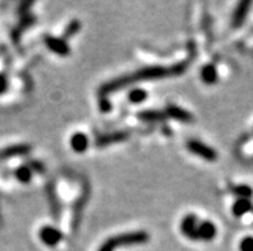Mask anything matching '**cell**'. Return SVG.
<instances>
[{"instance_id": "obj_14", "label": "cell", "mask_w": 253, "mask_h": 251, "mask_svg": "<svg viewBox=\"0 0 253 251\" xmlns=\"http://www.w3.org/2000/svg\"><path fill=\"white\" fill-rule=\"evenodd\" d=\"M202 78L206 83H215L217 80V72L213 66H207L202 70Z\"/></svg>"}, {"instance_id": "obj_5", "label": "cell", "mask_w": 253, "mask_h": 251, "mask_svg": "<svg viewBox=\"0 0 253 251\" xmlns=\"http://www.w3.org/2000/svg\"><path fill=\"white\" fill-rule=\"evenodd\" d=\"M40 239L48 246H54L61 241L62 235L58 229L53 228V227H45L40 232Z\"/></svg>"}, {"instance_id": "obj_1", "label": "cell", "mask_w": 253, "mask_h": 251, "mask_svg": "<svg viewBox=\"0 0 253 251\" xmlns=\"http://www.w3.org/2000/svg\"><path fill=\"white\" fill-rule=\"evenodd\" d=\"M188 63H180L173 66V67H149L144 68V70L138 71L136 73L131 74V76H124L120 77L117 80L111 81L107 85H104L100 89V95L104 96L107 94L116 91V90L125 87L126 85H130L132 82L140 80H151V78H161V77H169V76H177L181 74L185 71Z\"/></svg>"}, {"instance_id": "obj_2", "label": "cell", "mask_w": 253, "mask_h": 251, "mask_svg": "<svg viewBox=\"0 0 253 251\" xmlns=\"http://www.w3.org/2000/svg\"><path fill=\"white\" fill-rule=\"evenodd\" d=\"M148 240V235L145 232H134L127 233V235L117 236L113 239H109L108 241L102 246L99 251H115L116 248L121 245H132V244H143Z\"/></svg>"}, {"instance_id": "obj_4", "label": "cell", "mask_w": 253, "mask_h": 251, "mask_svg": "<svg viewBox=\"0 0 253 251\" xmlns=\"http://www.w3.org/2000/svg\"><path fill=\"white\" fill-rule=\"evenodd\" d=\"M251 5H252L251 1H241V3L238 4V6L234 10V14H233V26L234 27H239V26L243 25L248 16Z\"/></svg>"}, {"instance_id": "obj_16", "label": "cell", "mask_w": 253, "mask_h": 251, "mask_svg": "<svg viewBox=\"0 0 253 251\" xmlns=\"http://www.w3.org/2000/svg\"><path fill=\"white\" fill-rule=\"evenodd\" d=\"M16 177L18 178L19 181L26 183V182H29L31 179L32 175H31V169L29 167H21V168L17 169L16 172Z\"/></svg>"}, {"instance_id": "obj_20", "label": "cell", "mask_w": 253, "mask_h": 251, "mask_svg": "<svg viewBox=\"0 0 253 251\" xmlns=\"http://www.w3.org/2000/svg\"><path fill=\"white\" fill-rule=\"evenodd\" d=\"M80 27H81L80 22H79V21H74V22L70 25V27L67 29V32H66V37L74 35L75 32H77L79 30H80Z\"/></svg>"}, {"instance_id": "obj_10", "label": "cell", "mask_w": 253, "mask_h": 251, "mask_svg": "<svg viewBox=\"0 0 253 251\" xmlns=\"http://www.w3.org/2000/svg\"><path fill=\"white\" fill-rule=\"evenodd\" d=\"M165 114L170 115V117L175 118V119H179V121H192V115H190V113H188V111L184 110V109L179 108V107H169V108L166 109V111H165Z\"/></svg>"}, {"instance_id": "obj_18", "label": "cell", "mask_w": 253, "mask_h": 251, "mask_svg": "<svg viewBox=\"0 0 253 251\" xmlns=\"http://www.w3.org/2000/svg\"><path fill=\"white\" fill-rule=\"evenodd\" d=\"M139 117L145 119V121H158V119H162V118L166 117V114L161 113V111H144Z\"/></svg>"}, {"instance_id": "obj_3", "label": "cell", "mask_w": 253, "mask_h": 251, "mask_svg": "<svg viewBox=\"0 0 253 251\" xmlns=\"http://www.w3.org/2000/svg\"><path fill=\"white\" fill-rule=\"evenodd\" d=\"M188 149H189L192 153L202 156V158H205V159L207 160H216V158H217V154H216L215 150L209 147L207 145H205V143H198V141H189V143H188Z\"/></svg>"}, {"instance_id": "obj_13", "label": "cell", "mask_w": 253, "mask_h": 251, "mask_svg": "<svg viewBox=\"0 0 253 251\" xmlns=\"http://www.w3.org/2000/svg\"><path fill=\"white\" fill-rule=\"evenodd\" d=\"M126 137H127V134H125V132H116V134L107 135V136H100L96 143H98V145L103 146V145H108V143H116V141L125 140Z\"/></svg>"}, {"instance_id": "obj_15", "label": "cell", "mask_w": 253, "mask_h": 251, "mask_svg": "<svg viewBox=\"0 0 253 251\" xmlns=\"http://www.w3.org/2000/svg\"><path fill=\"white\" fill-rule=\"evenodd\" d=\"M233 191H234L235 195H238V196L241 197V199H247V200H250L253 195L252 188L248 187V186H246V184L235 186V187L233 188Z\"/></svg>"}, {"instance_id": "obj_8", "label": "cell", "mask_w": 253, "mask_h": 251, "mask_svg": "<svg viewBox=\"0 0 253 251\" xmlns=\"http://www.w3.org/2000/svg\"><path fill=\"white\" fill-rule=\"evenodd\" d=\"M45 44L50 50H53L54 53L59 55H67L70 53V49H68L67 44L63 41V40H59V38L54 37H45Z\"/></svg>"}, {"instance_id": "obj_11", "label": "cell", "mask_w": 253, "mask_h": 251, "mask_svg": "<svg viewBox=\"0 0 253 251\" xmlns=\"http://www.w3.org/2000/svg\"><path fill=\"white\" fill-rule=\"evenodd\" d=\"M252 209V204L247 199H238L235 204L233 205V214L235 216H242L246 213H248Z\"/></svg>"}, {"instance_id": "obj_9", "label": "cell", "mask_w": 253, "mask_h": 251, "mask_svg": "<svg viewBox=\"0 0 253 251\" xmlns=\"http://www.w3.org/2000/svg\"><path fill=\"white\" fill-rule=\"evenodd\" d=\"M31 150V147L27 145H14V146H9L6 149L0 151V159H5V158H12V156H19L25 155Z\"/></svg>"}, {"instance_id": "obj_17", "label": "cell", "mask_w": 253, "mask_h": 251, "mask_svg": "<svg viewBox=\"0 0 253 251\" xmlns=\"http://www.w3.org/2000/svg\"><path fill=\"white\" fill-rule=\"evenodd\" d=\"M145 98H147V92L141 89H135L128 94V99H130L132 103H135V104L141 103Z\"/></svg>"}, {"instance_id": "obj_19", "label": "cell", "mask_w": 253, "mask_h": 251, "mask_svg": "<svg viewBox=\"0 0 253 251\" xmlns=\"http://www.w3.org/2000/svg\"><path fill=\"white\" fill-rule=\"evenodd\" d=\"M239 249L241 251H253V237H246L242 240Z\"/></svg>"}, {"instance_id": "obj_12", "label": "cell", "mask_w": 253, "mask_h": 251, "mask_svg": "<svg viewBox=\"0 0 253 251\" xmlns=\"http://www.w3.org/2000/svg\"><path fill=\"white\" fill-rule=\"evenodd\" d=\"M71 145H72L74 150H76L79 153H83V151L86 150L87 145H89V141H87V137L85 135L76 134L71 139Z\"/></svg>"}, {"instance_id": "obj_6", "label": "cell", "mask_w": 253, "mask_h": 251, "mask_svg": "<svg viewBox=\"0 0 253 251\" xmlns=\"http://www.w3.org/2000/svg\"><path fill=\"white\" fill-rule=\"evenodd\" d=\"M216 236V227L211 222H203L198 224V231H197V240H205L210 241Z\"/></svg>"}, {"instance_id": "obj_21", "label": "cell", "mask_w": 253, "mask_h": 251, "mask_svg": "<svg viewBox=\"0 0 253 251\" xmlns=\"http://www.w3.org/2000/svg\"><path fill=\"white\" fill-rule=\"evenodd\" d=\"M8 87V81H6V77L4 74H0V95L4 94Z\"/></svg>"}, {"instance_id": "obj_7", "label": "cell", "mask_w": 253, "mask_h": 251, "mask_svg": "<svg viewBox=\"0 0 253 251\" xmlns=\"http://www.w3.org/2000/svg\"><path fill=\"white\" fill-rule=\"evenodd\" d=\"M181 231L185 233L189 239L197 240V231H198V224H197L196 216L188 215L184 218L181 222Z\"/></svg>"}]
</instances>
